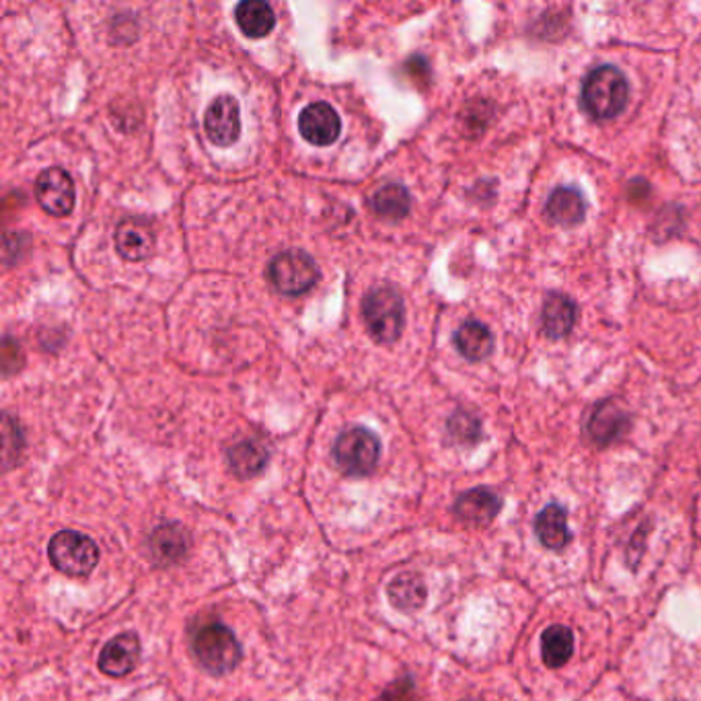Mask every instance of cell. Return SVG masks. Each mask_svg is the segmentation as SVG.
<instances>
[{"label": "cell", "mask_w": 701, "mask_h": 701, "mask_svg": "<svg viewBox=\"0 0 701 701\" xmlns=\"http://www.w3.org/2000/svg\"><path fill=\"white\" fill-rule=\"evenodd\" d=\"M629 83L617 66L603 64L592 69L582 83V108L592 120H613L626 110Z\"/></svg>", "instance_id": "1"}, {"label": "cell", "mask_w": 701, "mask_h": 701, "mask_svg": "<svg viewBox=\"0 0 701 701\" xmlns=\"http://www.w3.org/2000/svg\"><path fill=\"white\" fill-rule=\"evenodd\" d=\"M362 321L374 342L385 346L397 342L406 325L404 298L391 286L372 288L362 298Z\"/></svg>", "instance_id": "2"}, {"label": "cell", "mask_w": 701, "mask_h": 701, "mask_svg": "<svg viewBox=\"0 0 701 701\" xmlns=\"http://www.w3.org/2000/svg\"><path fill=\"white\" fill-rule=\"evenodd\" d=\"M194 654L204 671L210 675H226L235 666L239 665L241 652L239 640L235 638L233 629L222 624H206L204 628L196 631L194 636Z\"/></svg>", "instance_id": "3"}, {"label": "cell", "mask_w": 701, "mask_h": 701, "mask_svg": "<svg viewBox=\"0 0 701 701\" xmlns=\"http://www.w3.org/2000/svg\"><path fill=\"white\" fill-rule=\"evenodd\" d=\"M381 457L379 439L360 426L344 430L333 444V459L348 476H369Z\"/></svg>", "instance_id": "4"}, {"label": "cell", "mask_w": 701, "mask_h": 701, "mask_svg": "<svg viewBox=\"0 0 701 701\" xmlns=\"http://www.w3.org/2000/svg\"><path fill=\"white\" fill-rule=\"evenodd\" d=\"M48 555L56 570L66 576H87L99 564V548L91 537L60 531L48 543Z\"/></svg>", "instance_id": "5"}, {"label": "cell", "mask_w": 701, "mask_h": 701, "mask_svg": "<svg viewBox=\"0 0 701 701\" xmlns=\"http://www.w3.org/2000/svg\"><path fill=\"white\" fill-rule=\"evenodd\" d=\"M268 276L282 295L298 296L313 288L319 270L309 254L300 249H288L272 259Z\"/></svg>", "instance_id": "6"}, {"label": "cell", "mask_w": 701, "mask_h": 701, "mask_svg": "<svg viewBox=\"0 0 701 701\" xmlns=\"http://www.w3.org/2000/svg\"><path fill=\"white\" fill-rule=\"evenodd\" d=\"M36 198L39 206L52 217L71 214L76 202L73 177L60 167L41 171L36 180Z\"/></svg>", "instance_id": "7"}, {"label": "cell", "mask_w": 701, "mask_h": 701, "mask_svg": "<svg viewBox=\"0 0 701 701\" xmlns=\"http://www.w3.org/2000/svg\"><path fill=\"white\" fill-rule=\"evenodd\" d=\"M204 128L217 147H231L239 140L241 110L233 95H219L206 110Z\"/></svg>", "instance_id": "8"}, {"label": "cell", "mask_w": 701, "mask_h": 701, "mask_svg": "<svg viewBox=\"0 0 701 701\" xmlns=\"http://www.w3.org/2000/svg\"><path fill=\"white\" fill-rule=\"evenodd\" d=\"M298 132L313 147H330L342 134V120L330 103L315 101L300 111Z\"/></svg>", "instance_id": "9"}, {"label": "cell", "mask_w": 701, "mask_h": 701, "mask_svg": "<svg viewBox=\"0 0 701 701\" xmlns=\"http://www.w3.org/2000/svg\"><path fill=\"white\" fill-rule=\"evenodd\" d=\"M140 659V640L136 634H120L118 638L110 640L101 654H99V671L108 677H126L134 666L138 665Z\"/></svg>", "instance_id": "10"}, {"label": "cell", "mask_w": 701, "mask_h": 701, "mask_svg": "<svg viewBox=\"0 0 701 701\" xmlns=\"http://www.w3.org/2000/svg\"><path fill=\"white\" fill-rule=\"evenodd\" d=\"M502 500L490 488H474L462 494L455 502V515L469 525H490L499 517Z\"/></svg>", "instance_id": "11"}, {"label": "cell", "mask_w": 701, "mask_h": 701, "mask_svg": "<svg viewBox=\"0 0 701 701\" xmlns=\"http://www.w3.org/2000/svg\"><path fill=\"white\" fill-rule=\"evenodd\" d=\"M115 247L130 261L147 259L155 247V233L143 219H126L115 229Z\"/></svg>", "instance_id": "12"}, {"label": "cell", "mask_w": 701, "mask_h": 701, "mask_svg": "<svg viewBox=\"0 0 701 701\" xmlns=\"http://www.w3.org/2000/svg\"><path fill=\"white\" fill-rule=\"evenodd\" d=\"M536 533L539 541L554 552H562L570 543L568 515L559 504L545 506L536 518Z\"/></svg>", "instance_id": "13"}, {"label": "cell", "mask_w": 701, "mask_h": 701, "mask_svg": "<svg viewBox=\"0 0 701 701\" xmlns=\"http://www.w3.org/2000/svg\"><path fill=\"white\" fill-rule=\"evenodd\" d=\"M578 317V309L570 296L550 295L543 303L541 311V325L543 332L550 337H564L573 332L574 323Z\"/></svg>", "instance_id": "14"}, {"label": "cell", "mask_w": 701, "mask_h": 701, "mask_svg": "<svg viewBox=\"0 0 701 701\" xmlns=\"http://www.w3.org/2000/svg\"><path fill=\"white\" fill-rule=\"evenodd\" d=\"M235 21L245 36L259 39L274 29L276 15L263 0H243L235 9Z\"/></svg>", "instance_id": "15"}, {"label": "cell", "mask_w": 701, "mask_h": 701, "mask_svg": "<svg viewBox=\"0 0 701 701\" xmlns=\"http://www.w3.org/2000/svg\"><path fill=\"white\" fill-rule=\"evenodd\" d=\"M455 346L463 358L471 362L485 360L494 350V335L480 321H465L455 333Z\"/></svg>", "instance_id": "16"}, {"label": "cell", "mask_w": 701, "mask_h": 701, "mask_svg": "<svg viewBox=\"0 0 701 701\" xmlns=\"http://www.w3.org/2000/svg\"><path fill=\"white\" fill-rule=\"evenodd\" d=\"M388 597L391 605L399 611H418L425 607L428 591L420 574L402 573L391 580Z\"/></svg>", "instance_id": "17"}, {"label": "cell", "mask_w": 701, "mask_h": 701, "mask_svg": "<svg viewBox=\"0 0 701 701\" xmlns=\"http://www.w3.org/2000/svg\"><path fill=\"white\" fill-rule=\"evenodd\" d=\"M548 214L562 226H574L585 221L587 204L576 187H557L548 200Z\"/></svg>", "instance_id": "18"}, {"label": "cell", "mask_w": 701, "mask_h": 701, "mask_svg": "<svg viewBox=\"0 0 701 701\" xmlns=\"http://www.w3.org/2000/svg\"><path fill=\"white\" fill-rule=\"evenodd\" d=\"M628 428V416L615 406L613 402H605L592 411L589 420V436L597 444H610L622 436Z\"/></svg>", "instance_id": "19"}, {"label": "cell", "mask_w": 701, "mask_h": 701, "mask_svg": "<svg viewBox=\"0 0 701 701\" xmlns=\"http://www.w3.org/2000/svg\"><path fill=\"white\" fill-rule=\"evenodd\" d=\"M229 467L241 480L259 476L268 463V451L258 441H243L229 448Z\"/></svg>", "instance_id": "20"}, {"label": "cell", "mask_w": 701, "mask_h": 701, "mask_svg": "<svg viewBox=\"0 0 701 701\" xmlns=\"http://www.w3.org/2000/svg\"><path fill=\"white\" fill-rule=\"evenodd\" d=\"M574 634L566 626H552L541 636V656L550 668H559L573 659Z\"/></svg>", "instance_id": "21"}, {"label": "cell", "mask_w": 701, "mask_h": 701, "mask_svg": "<svg viewBox=\"0 0 701 701\" xmlns=\"http://www.w3.org/2000/svg\"><path fill=\"white\" fill-rule=\"evenodd\" d=\"M372 208L385 221H402L409 214L411 196L402 184L383 185L372 198Z\"/></svg>", "instance_id": "22"}, {"label": "cell", "mask_w": 701, "mask_h": 701, "mask_svg": "<svg viewBox=\"0 0 701 701\" xmlns=\"http://www.w3.org/2000/svg\"><path fill=\"white\" fill-rule=\"evenodd\" d=\"M152 552L163 562H173L185 552L184 531L177 525H163L152 533Z\"/></svg>", "instance_id": "23"}, {"label": "cell", "mask_w": 701, "mask_h": 701, "mask_svg": "<svg viewBox=\"0 0 701 701\" xmlns=\"http://www.w3.org/2000/svg\"><path fill=\"white\" fill-rule=\"evenodd\" d=\"M448 432L455 436L459 443H476L480 439L481 430L478 418H474L467 411H459L448 420Z\"/></svg>", "instance_id": "24"}, {"label": "cell", "mask_w": 701, "mask_h": 701, "mask_svg": "<svg viewBox=\"0 0 701 701\" xmlns=\"http://www.w3.org/2000/svg\"><path fill=\"white\" fill-rule=\"evenodd\" d=\"M377 701H416V687L411 679H399L389 685Z\"/></svg>", "instance_id": "25"}]
</instances>
